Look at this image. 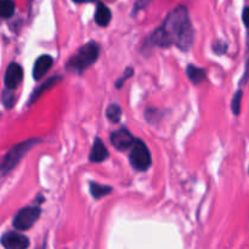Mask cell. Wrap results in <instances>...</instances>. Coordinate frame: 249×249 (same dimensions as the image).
<instances>
[{
	"mask_svg": "<svg viewBox=\"0 0 249 249\" xmlns=\"http://www.w3.org/2000/svg\"><path fill=\"white\" fill-rule=\"evenodd\" d=\"M195 33L190 21L187 9L182 5L173 10L165 18L164 23L151 36L155 45H177L181 50L187 51L194 44Z\"/></svg>",
	"mask_w": 249,
	"mask_h": 249,
	"instance_id": "cell-1",
	"label": "cell"
},
{
	"mask_svg": "<svg viewBox=\"0 0 249 249\" xmlns=\"http://www.w3.org/2000/svg\"><path fill=\"white\" fill-rule=\"evenodd\" d=\"M99 57V46L95 43H88L83 45L66 65L70 72L82 73L87 68H89L92 63L96 62Z\"/></svg>",
	"mask_w": 249,
	"mask_h": 249,
	"instance_id": "cell-2",
	"label": "cell"
},
{
	"mask_svg": "<svg viewBox=\"0 0 249 249\" xmlns=\"http://www.w3.org/2000/svg\"><path fill=\"white\" fill-rule=\"evenodd\" d=\"M39 141L40 140L32 139V140L23 141V142L14 146V147L7 152V155L5 156L4 160H2L1 165H0V173H1V174H6V173H9L12 168L16 167V165L18 164L19 160L24 157V155H26L33 146H36Z\"/></svg>",
	"mask_w": 249,
	"mask_h": 249,
	"instance_id": "cell-3",
	"label": "cell"
},
{
	"mask_svg": "<svg viewBox=\"0 0 249 249\" xmlns=\"http://www.w3.org/2000/svg\"><path fill=\"white\" fill-rule=\"evenodd\" d=\"M129 158H130L131 165L140 172H145L152 164L150 151H148L146 143L141 140L134 141Z\"/></svg>",
	"mask_w": 249,
	"mask_h": 249,
	"instance_id": "cell-4",
	"label": "cell"
},
{
	"mask_svg": "<svg viewBox=\"0 0 249 249\" xmlns=\"http://www.w3.org/2000/svg\"><path fill=\"white\" fill-rule=\"evenodd\" d=\"M40 208L39 207H27V208L21 209L16 214L14 219V228L19 231H26L31 229L36 224L40 216Z\"/></svg>",
	"mask_w": 249,
	"mask_h": 249,
	"instance_id": "cell-5",
	"label": "cell"
},
{
	"mask_svg": "<svg viewBox=\"0 0 249 249\" xmlns=\"http://www.w3.org/2000/svg\"><path fill=\"white\" fill-rule=\"evenodd\" d=\"M1 245L6 249H26L29 247V240L21 233L10 231L1 237Z\"/></svg>",
	"mask_w": 249,
	"mask_h": 249,
	"instance_id": "cell-6",
	"label": "cell"
},
{
	"mask_svg": "<svg viewBox=\"0 0 249 249\" xmlns=\"http://www.w3.org/2000/svg\"><path fill=\"white\" fill-rule=\"evenodd\" d=\"M134 136L126 129H119L111 134V143L119 151L130 148L134 143Z\"/></svg>",
	"mask_w": 249,
	"mask_h": 249,
	"instance_id": "cell-7",
	"label": "cell"
},
{
	"mask_svg": "<svg viewBox=\"0 0 249 249\" xmlns=\"http://www.w3.org/2000/svg\"><path fill=\"white\" fill-rule=\"evenodd\" d=\"M23 79V70L17 63H11L5 73V85L9 90L16 89Z\"/></svg>",
	"mask_w": 249,
	"mask_h": 249,
	"instance_id": "cell-8",
	"label": "cell"
},
{
	"mask_svg": "<svg viewBox=\"0 0 249 249\" xmlns=\"http://www.w3.org/2000/svg\"><path fill=\"white\" fill-rule=\"evenodd\" d=\"M53 58L49 55H43L36 61L33 67V77L34 79H41L46 73L53 67Z\"/></svg>",
	"mask_w": 249,
	"mask_h": 249,
	"instance_id": "cell-9",
	"label": "cell"
},
{
	"mask_svg": "<svg viewBox=\"0 0 249 249\" xmlns=\"http://www.w3.org/2000/svg\"><path fill=\"white\" fill-rule=\"evenodd\" d=\"M108 157V152H107V148L106 146L104 145L100 139H96L94 141V145H92L91 151H90V156H89V160L90 162H94V163H100V162H104L105 160H107Z\"/></svg>",
	"mask_w": 249,
	"mask_h": 249,
	"instance_id": "cell-10",
	"label": "cell"
},
{
	"mask_svg": "<svg viewBox=\"0 0 249 249\" xmlns=\"http://www.w3.org/2000/svg\"><path fill=\"white\" fill-rule=\"evenodd\" d=\"M111 10H109L104 2H99V4H97L96 14H95V21H96V23L101 27H106L107 24L111 22Z\"/></svg>",
	"mask_w": 249,
	"mask_h": 249,
	"instance_id": "cell-11",
	"label": "cell"
},
{
	"mask_svg": "<svg viewBox=\"0 0 249 249\" xmlns=\"http://www.w3.org/2000/svg\"><path fill=\"white\" fill-rule=\"evenodd\" d=\"M61 79H62V78H61V77H53V78H50V79H49V80H46V82L44 83V84H41L40 87L38 88V89L34 90L33 94H32V96H31V99H29L28 105H33L34 102H36V100H38L39 97H40L41 95L44 94V92L48 91L49 89H51V88H53V85L57 84V82H60Z\"/></svg>",
	"mask_w": 249,
	"mask_h": 249,
	"instance_id": "cell-12",
	"label": "cell"
},
{
	"mask_svg": "<svg viewBox=\"0 0 249 249\" xmlns=\"http://www.w3.org/2000/svg\"><path fill=\"white\" fill-rule=\"evenodd\" d=\"M186 73H187V77H189V79L196 85L201 84V83L206 79V72H204L202 68L196 67V66H194V65L187 66Z\"/></svg>",
	"mask_w": 249,
	"mask_h": 249,
	"instance_id": "cell-13",
	"label": "cell"
},
{
	"mask_svg": "<svg viewBox=\"0 0 249 249\" xmlns=\"http://www.w3.org/2000/svg\"><path fill=\"white\" fill-rule=\"evenodd\" d=\"M90 192H91L92 197L96 199L101 198V197L106 196V195L111 194L112 187L105 186V185H100L97 182H91L90 184Z\"/></svg>",
	"mask_w": 249,
	"mask_h": 249,
	"instance_id": "cell-14",
	"label": "cell"
},
{
	"mask_svg": "<svg viewBox=\"0 0 249 249\" xmlns=\"http://www.w3.org/2000/svg\"><path fill=\"white\" fill-rule=\"evenodd\" d=\"M15 12V2L12 0H0V17L9 18Z\"/></svg>",
	"mask_w": 249,
	"mask_h": 249,
	"instance_id": "cell-15",
	"label": "cell"
},
{
	"mask_svg": "<svg viewBox=\"0 0 249 249\" xmlns=\"http://www.w3.org/2000/svg\"><path fill=\"white\" fill-rule=\"evenodd\" d=\"M106 114H107V118H108L109 121L113 122V123H117V122L121 121V118H122L121 106H118L117 104L109 105V106L107 107Z\"/></svg>",
	"mask_w": 249,
	"mask_h": 249,
	"instance_id": "cell-16",
	"label": "cell"
},
{
	"mask_svg": "<svg viewBox=\"0 0 249 249\" xmlns=\"http://www.w3.org/2000/svg\"><path fill=\"white\" fill-rule=\"evenodd\" d=\"M243 92L242 90H238L232 97V101H231V108H232V112L235 116H238L241 111V101H242Z\"/></svg>",
	"mask_w": 249,
	"mask_h": 249,
	"instance_id": "cell-17",
	"label": "cell"
},
{
	"mask_svg": "<svg viewBox=\"0 0 249 249\" xmlns=\"http://www.w3.org/2000/svg\"><path fill=\"white\" fill-rule=\"evenodd\" d=\"M2 101H4V105L7 107V108H11L12 106H14V95H12L11 91H7V92H4V95H2Z\"/></svg>",
	"mask_w": 249,
	"mask_h": 249,
	"instance_id": "cell-18",
	"label": "cell"
},
{
	"mask_svg": "<svg viewBox=\"0 0 249 249\" xmlns=\"http://www.w3.org/2000/svg\"><path fill=\"white\" fill-rule=\"evenodd\" d=\"M213 49H214V51H215L216 53L221 55V53H226V50H228V44L221 43V41H218V43H216L215 45L213 46Z\"/></svg>",
	"mask_w": 249,
	"mask_h": 249,
	"instance_id": "cell-19",
	"label": "cell"
},
{
	"mask_svg": "<svg viewBox=\"0 0 249 249\" xmlns=\"http://www.w3.org/2000/svg\"><path fill=\"white\" fill-rule=\"evenodd\" d=\"M133 72H134L133 68H126L125 73H124V74H125V75H123V77H122V79H119L118 82H117V87L121 88L122 84H123V82H125V80L128 79V78H130L131 75H133Z\"/></svg>",
	"mask_w": 249,
	"mask_h": 249,
	"instance_id": "cell-20",
	"label": "cell"
},
{
	"mask_svg": "<svg viewBox=\"0 0 249 249\" xmlns=\"http://www.w3.org/2000/svg\"><path fill=\"white\" fill-rule=\"evenodd\" d=\"M150 1H151V0H136L135 11H138V10H141V9H143V7H146L148 4H150Z\"/></svg>",
	"mask_w": 249,
	"mask_h": 249,
	"instance_id": "cell-21",
	"label": "cell"
},
{
	"mask_svg": "<svg viewBox=\"0 0 249 249\" xmlns=\"http://www.w3.org/2000/svg\"><path fill=\"white\" fill-rule=\"evenodd\" d=\"M249 80V58L247 61V65H246V71H245V75H243V78L241 79V84H246Z\"/></svg>",
	"mask_w": 249,
	"mask_h": 249,
	"instance_id": "cell-22",
	"label": "cell"
},
{
	"mask_svg": "<svg viewBox=\"0 0 249 249\" xmlns=\"http://www.w3.org/2000/svg\"><path fill=\"white\" fill-rule=\"evenodd\" d=\"M242 18H243V23L246 24L247 28H249V7H246V9L243 10Z\"/></svg>",
	"mask_w": 249,
	"mask_h": 249,
	"instance_id": "cell-23",
	"label": "cell"
},
{
	"mask_svg": "<svg viewBox=\"0 0 249 249\" xmlns=\"http://www.w3.org/2000/svg\"><path fill=\"white\" fill-rule=\"evenodd\" d=\"M73 1L82 4V2H91V1H95V0H73Z\"/></svg>",
	"mask_w": 249,
	"mask_h": 249,
	"instance_id": "cell-24",
	"label": "cell"
},
{
	"mask_svg": "<svg viewBox=\"0 0 249 249\" xmlns=\"http://www.w3.org/2000/svg\"><path fill=\"white\" fill-rule=\"evenodd\" d=\"M247 46H248V53H249V34H248V38H247Z\"/></svg>",
	"mask_w": 249,
	"mask_h": 249,
	"instance_id": "cell-25",
	"label": "cell"
},
{
	"mask_svg": "<svg viewBox=\"0 0 249 249\" xmlns=\"http://www.w3.org/2000/svg\"><path fill=\"white\" fill-rule=\"evenodd\" d=\"M248 170H249V169H248Z\"/></svg>",
	"mask_w": 249,
	"mask_h": 249,
	"instance_id": "cell-26",
	"label": "cell"
}]
</instances>
